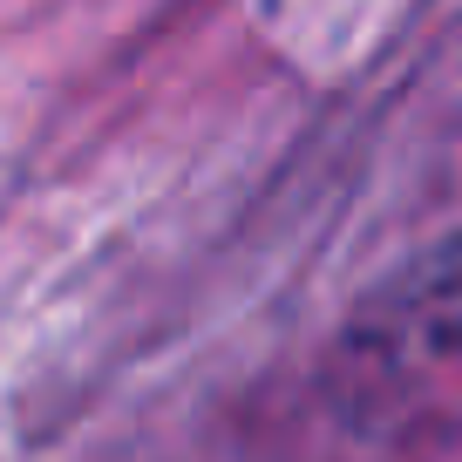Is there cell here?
Returning a JSON list of instances; mask_svg holds the SVG:
<instances>
[{
  "mask_svg": "<svg viewBox=\"0 0 462 462\" xmlns=\"http://www.w3.org/2000/svg\"><path fill=\"white\" fill-rule=\"evenodd\" d=\"M333 374L361 415H429L462 402V238L415 259L354 313Z\"/></svg>",
  "mask_w": 462,
  "mask_h": 462,
  "instance_id": "cell-1",
  "label": "cell"
}]
</instances>
